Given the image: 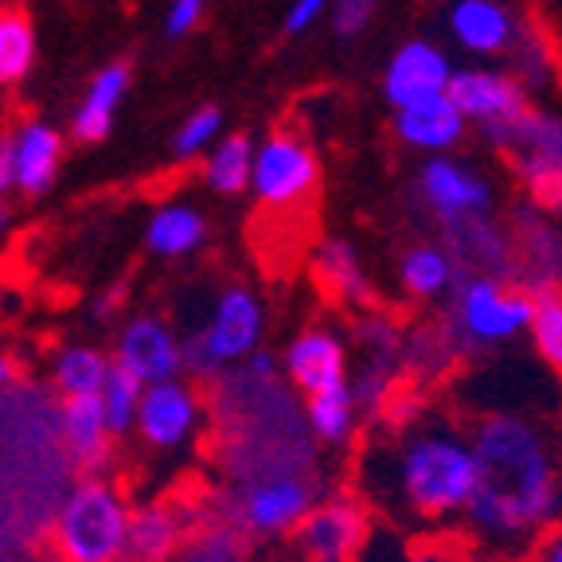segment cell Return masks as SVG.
Wrapping results in <instances>:
<instances>
[{"instance_id": "8fae6325", "label": "cell", "mask_w": 562, "mask_h": 562, "mask_svg": "<svg viewBox=\"0 0 562 562\" xmlns=\"http://www.w3.org/2000/svg\"><path fill=\"white\" fill-rule=\"evenodd\" d=\"M110 360H114L117 371L137 379L140 386L180 379L184 375V333L160 313H133L117 328Z\"/></svg>"}, {"instance_id": "e0dca14e", "label": "cell", "mask_w": 562, "mask_h": 562, "mask_svg": "<svg viewBox=\"0 0 562 562\" xmlns=\"http://www.w3.org/2000/svg\"><path fill=\"white\" fill-rule=\"evenodd\" d=\"M446 98L461 117H476L481 125L488 122H516L527 114L524 94L512 79L504 75H488V70H465V75H449Z\"/></svg>"}, {"instance_id": "4fadbf2b", "label": "cell", "mask_w": 562, "mask_h": 562, "mask_svg": "<svg viewBox=\"0 0 562 562\" xmlns=\"http://www.w3.org/2000/svg\"><path fill=\"white\" fill-rule=\"evenodd\" d=\"M195 512H200V504L180 501V496L133 501L125 562H176L195 524Z\"/></svg>"}, {"instance_id": "9c48e42d", "label": "cell", "mask_w": 562, "mask_h": 562, "mask_svg": "<svg viewBox=\"0 0 562 562\" xmlns=\"http://www.w3.org/2000/svg\"><path fill=\"white\" fill-rule=\"evenodd\" d=\"M484 137L508 149L539 207L562 211V122L527 110L516 122H488Z\"/></svg>"}, {"instance_id": "cb8c5ba5", "label": "cell", "mask_w": 562, "mask_h": 562, "mask_svg": "<svg viewBox=\"0 0 562 562\" xmlns=\"http://www.w3.org/2000/svg\"><path fill=\"white\" fill-rule=\"evenodd\" d=\"M313 270H316V285L333 301H340V305L363 308L375 301V290H371V278L363 270L360 255L348 243H340V238H328V243L316 246Z\"/></svg>"}, {"instance_id": "7a4b0ae2", "label": "cell", "mask_w": 562, "mask_h": 562, "mask_svg": "<svg viewBox=\"0 0 562 562\" xmlns=\"http://www.w3.org/2000/svg\"><path fill=\"white\" fill-rule=\"evenodd\" d=\"M473 434L476 492L461 543L488 562H519L562 524V441L543 418L524 411L484 414Z\"/></svg>"}, {"instance_id": "7c38bea8", "label": "cell", "mask_w": 562, "mask_h": 562, "mask_svg": "<svg viewBox=\"0 0 562 562\" xmlns=\"http://www.w3.org/2000/svg\"><path fill=\"white\" fill-rule=\"evenodd\" d=\"M281 379L297 391L301 403L316 395H328L336 386L351 383V351L336 328L328 325H305L290 336L285 351L278 356Z\"/></svg>"}, {"instance_id": "8992f818", "label": "cell", "mask_w": 562, "mask_h": 562, "mask_svg": "<svg viewBox=\"0 0 562 562\" xmlns=\"http://www.w3.org/2000/svg\"><path fill=\"white\" fill-rule=\"evenodd\" d=\"M531 293L501 278H465L453 285L446 336L457 351H496L527 336Z\"/></svg>"}, {"instance_id": "f35d334b", "label": "cell", "mask_w": 562, "mask_h": 562, "mask_svg": "<svg viewBox=\"0 0 562 562\" xmlns=\"http://www.w3.org/2000/svg\"><path fill=\"white\" fill-rule=\"evenodd\" d=\"M527 562H562V524L551 527V531L527 551Z\"/></svg>"}, {"instance_id": "ba28073f", "label": "cell", "mask_w": 562, "mask_h": 562, "mask_svg": "<svg viewBox=\"0 0 562 562\" xmlns=\"http://www.w3.org/2000/svg\"><path fill=\"white\" fill-rule=\"evenodd\" d=\"M375 516L356 492H321L293 531L297 562H368Z\"/></svg>"}, {"instance_id": "ac0fdd59", "label": "cell", "mask_w": 562, "mask_h": 562, "mask_svg": "<svg viewBox=\"0 0 562 562\" xmlns=\"http://www.w3.org/2000/svg\"><path fill=\"white\" fill-rule=\"evenodd\" d=\"M446 87H449V63L430 44H406L391 59V67H386V98L398 110L446 98Z\"/></svg>"}, {"instance_id": "ffe728a7", "label": "cell", "mask_w": 562, "mask_h": 562, "mask_svg": "<svg viewBox=\"0 0 562 562\" xmlns=\"http://www.w3.org/2000/svg\"><path fill=\"white\" fill-rule=\"evenodd\" d=\"M130 79H133L130 63H105L94 79H90L87 94H82L79 110H75V122H70V130H75V137L82 145H98V140L110 137L117 110L125 102V90H130Z\"/></svg>"}, {"instance_id": "60d3db41", "label": "cell", "mask_w": 562, "mask_h": 562, "mask_svg": "<svg viewBox=\"0 0 562 562\" xmlns=\"http://www.w3.org/2000/svg\"><path fill=\"white\" fill-rule=\"evenodd\" d=\"M9 223H12V203H9V192H0V238H4Z\"/></svg>"}, {"instance_id": "5bb4252c", "label": "cell", "mask_w": 562, "mask_h": 562, "mask_svg": "<svg viewBox=\"0 0 562 562\" xmlns=\"http://www.w3.org/2000/svg\"><path fill=\"white\" fill-rule=\"evenodd\" d=\"M4 153H9V172H12V192L20 195H44L52 192L55 176L63 165V137L55 125L40 122V117H24L20 125L0 133Z\"/></svg>"}, {"instance_id": "1f68e13d", "label": "cell", "mask_w": 562, "mask_h": 562, "mask_svg": "<svg viewBox=\"0 0 562 562\" xmlns=\"http://www.w3.org/2000/svg\"><path fill=\"white\" fill-rule=\"evenodd\" d=\"M35 63V27L24 12H0V87H16Z\"/></svg>"}, {"instance_id": "f546056e", "label": "cell", "mask_w": 562, "mask_h": 562, "mask_svg": "<svg viewBox=\"0 0 562 562\" xmlns=\"http://www.w3.org/2000/svg\"><path fill=\"white\" fill-rule=\"evenodd\" d=\"M250 168H255V145H250V137L235 133V137L211 145L207 160H203V180L211 192L238 195L243 188H250Z\"/></svg>"}, {"instance_id": "836d02e7", "label": "cell", "mask_w": 562, "mask_h": 562, "mask_svg": "<svg viewBox=\"0 0 562 562\" xmlns=\"http://www.w3.org/2000/svg\"><path fill=\"white\" fill-rule=\"evenodd\" d=\"M375 562H481V559L453 536H414V539H395V543L386 547L383 559Z\"/></svg>"}, {"instance_id": "d6986e66", "label": "cell", "mask_w": 562, "mask_h": 562, "mask_svg": "<svg viewBox=\"0 0 562 562\" xmlns=\"http://www.w3.org/2000/svg\"><path fill=\"white\" fill-rule=\"evenodd\" d=\"M422 195L430 200V207L441 215V223L465 220V215H484L488 211V184L469 168L453 165V160H430L422 168Z\"/></svg>"}, {"instance_id": "9a60e30c", "label": "cell", "mask_w": 562, "mask_h": 562, "mask_svg": "<svg viewBox=\"0 0 562 562\" xmlns=\"http://www.w3.org/2000/svg\"><path fill=\"white\" fill-rule=\"evenodd\" d=\"M446 255L457 270H469V278H501L516 273L512 262V238L504 235L488 215H465L446 223Z\"/></svg>"}, {"instance_id": "d4e9b609", "label": "cell", "mask_w": 562, "mask_h": 562, "mask_svg": "<svg viewBox=\"0 0 562 562\" xmlns=\"http://www.w3.org/2000/svg\"><path fill=\"white\" fill-rule=\"evenodd\" d=\"M512 262H516V273L527 278V293L559 290L562 238L554 235L543 220L524 215V220H519V238H516V246H512Z\"/></svg>"}, {"instance_id": "7402d4cb", "label": "cell", "mask_w": 562, "mask_h": 562, "mask_svg": "<svg viewBox=\"0 0 562 562\" xmlns=\"http://www.w3.org/2000/svg\"><path fill=\"white\" fill-rule=\"evenodd\" d=\"M301 418H305L308 438L321 449H348L351 441L360 438L363 406L348 383V386L328 391V395L305 398V403H301Z\"/></svg>"}, {"instance_id": "4dcf8cb0", "label": "cell", "mask_w": 562, "mask_h": 562, "mask_svg": "<svg viewBox=\"0 0 562 562\" xmlns=\"http://www.w3.org/2000/svg\"><path fill=\"white\" fill-rule=\"evenodd\" d=\"M531 348L547 363L551 375L562 379V290L531 293V321H527Z\"/></svg>"}, {"instance_id": "74e56055", "label": "cell", "mask_w": 562, "mask_h": 562, "mask_svg": "<svg viewBox=\"0 0 562 562\" xmlns=\"http://www.w3.org/2000/svg\"><path fill=\"white\" fill-rule=\"evenodd\" d=\"M333 0H293L290 12H285V32L301 35L305 27H313V20H321V12L328 9Z\"/></svg>"}, {"instance_id": "30bf717a", "label": "cell", "mask_w": 562, "mask_h": 562, "mask_svg": "<svg viewBox=\"0 0 562 562\" xmlns=\"http://www.w3.org/2000/svg\"><path fill=\"white\" fill-rule=\"evenodd\" d=\"M316 184H321V165L297 133L281 130L255 149L250 188H255L258 203L266 211H273V215L305 211L308 200L316 195Z\"/></svg>"}, {"instance_id": "277c9868", "label": "cell", "mask_w": 562, "mask_h": 562, "mask_svg": "<svg viewBox=\"0 0 562 562\" xmlns=\"http://www.w3.org/2000/svg\"><path fill=\"white\" fill-rule=\"evenodd\" d=\"M266 301L250 285H223L184 336V375L223 379L266 348Z\"/></svg>"}, {"instance_id": "603a6c76", "label": "cell", "mask_w": 562, "mask_h": 562, "mask_svg": "<svg viewBox=\"0 0 562 562\" xmlns=\"http://www.w3.org/2000/svg\"><path fill=\"white\" fill-rule=\"evenodd\" d=\"M176 562H255V543L220 508L200 504L192 531L184 539V551Z\"/></svg>"}, {"instance_id": "4316f807", "label": "cell", "mask_w": 562, "mask_h": 562, "mask_svg": "<svg viewBox=\"0 0 562 562\" xmlns=\"http://www.w3.org/2000/svg\"><path fill=\"white\" fill-rule=\"evenodd\" d=\"M457 278L461 270L453 266V258L438 246H414L406 250L403 266H398V281H403V290L418 301H434L441 293H453Z\"/></svg>"}, {"instance_id": "ab89813d", "label": "cell", "mask_w": 562, "mask_h": 562, "mask_svg": "<svg viewBox=\"0 0 562 562\" xmlns=\"http://www.w3.org/2000/svg\"><path fill=\"white\" fill-rule=\"evenodd\" d=\"M16 379V360H12L9 351H0V386L12 383Z\"/></svg>"}, {"instance_id": "3957f363", "label": "cell", "mask_w": 562, "mask_h": 562, "mask_svg": "<svg viewBox=\"0 0 562 562\" xmlns=\"http://www.w3.org/2000/svg\"><path fill=\"white\" fill-rule=\"evenodd\" d=\"M133 496L110 473H82L52 516V554L59 562H125Z\"/></svg>"}, {"instance_id": "52a82bcc", "label": "cell", "mask_w": 562, "mask_h": 562, "mask_svg": "<svg viewBox=\"0 0 562 562\" xmlns=\"http://www.w3.org/2000/svg\"><path fill=\"white\" fill-rule=\"evenodd\" d=\"M211 422V398L195 379H165L140 391L133 414V438L153 457H184L203 441Z\"/></svg>"}, {"instance_id": "484cf974", "label": "cell", "mask_w": 562, "mask_h": 562, "mask_svg": "<svg viewBox=\"0 0 562 562\" xmlns=\"http://www.w3.org/2000/svg\"><path fill=\"white\" fill-rule=\"evenodd\" d=\"M114 360L94 344H63L52 360V386L59 398H98Z\"/></svg>"}, {"instance_id": "e575fe53", "label": "cell", "mask_w": 562, "mask_h": 562, "mask_svg": "<svg viewBox=\"0 0 562 562\" xmlns=\"http://www.w3.org/2000/svg\"><path fill=\"white\" fill-rule=\"evenodd\" d=\"M220 130H223V114L215 110V105H203V110H195L192 117H188L180 130H176V140L172 149L180 160H192L200 157V153H207L215 140H220Z\"/></svg>"}, {"instance_id": "2e32d148", "label": "cell", "mask_w": 562, "mask_h": 562, "mask_svg": "<svg viewBox=\"0 0 562 562\" xmlns=\"http://www.w3.org/2000/svg\"><path fill=\"white\" fill-rule=\"evenodd\" d=\"M59 441L82 473H105L114 461V430L105 422L98 398H63L59 403Z\"/></svg>"}, {"instance_id": "f1b7e54d", "label": "cell", "mask_w": 562, "mask_h": 562, "mask_svg": "<svg viewBox=\"0 0 562 562\" xmlns=\"http://www.w3.org/2000/svg\"><path fill=\"white\" fill-rule=\"evenodd\" d=\"M461 130H465V117L457 114L449 98L411 105V110H403V117H398L403 140L426 145V149H446V145H453V140L461 137Z\"/></svg>"}, {"instance_id": "d590c367", "label": "cell", "mask_w": 562, "mask_h": 562, "mask_svg": "<svg viewBox=\"0 0 562 562\" xmlns=\"http://www.w3.org/2000/svg\"><path fill=\"white\" fill-rule=\"evenodd\" d=\"M379 0H333V24L340 35H356L371 20Z\"/></svg>"}, {"instance_id": "6da1fadb", "label": "cell", "mask_w": 562, "mask_h": 562, "mask_svg": "<svg viewBox=\"0 0 562 562\" xmlns=\"http://www.w3.org/2000/svg\"><path fill=\"white\" fill-rule=\"evenodd\" d=\"M351 492L398 531L446 536L476 492L473 434L438 406H403L363 446Z\"/></svg>"}, {"instance_id": "83f0119b", "label": "cell", "mask_w": 562, "mask_h": 562, "mask_svg": "<svg viewBox=\"0 0 562 562\" xmlns=\"http://www.w3.org/2000/svg\"><path fill=\"white\" fill-rule=\"evenodd\" d=\"M453 35L469 52H501L512 40V20L492 0H461L453 9Z\"/></svg>"}, {"instance_id": "5b68a950", "label": "cell", "mask_w": 562, "mask_h": 562, "mask_svg": "<svg viewBox=\"0 0 562 562\" xmlns=\"http://www.w3.org/2000/svg\"><path fill=\"white\" fill-rule=\"evenodd\" d=\"M316 496H321L316 473H258L231 481L220 512L250 543H281L293 539Z\"/></svg>"}, {"instance_id": "8d00e7d4", "label": "cell", "mask_w": 562, "mask_h": 562, "mask_svg": "<svg viewBox=\"0 0 562 562\" xmlns=\"http://www.w3.org/2000/svg\"><path fill=\"white\" fill-rule=\"evenodd\" d=\"M203 4L207 0H172L168 4V16H165V24H168V35H188L195 24H200V16H203Z\"/></svg>"}, {"instance_id": "44dd1931", "label": "cell", "mask_w": 562, "mask_h": 562, "mask_svg": "<svg viewBox=\"0 0 562 562\" xmlns=\"http://www.w3.org/2000/svg\"><path fill=\"white\" fill-rule=\"evenodd\" d=\"M203 243H207V215L192 203H160L145 223V246L165 262L200 255Z\"/></svg>"}, {"instance_id": "d6a6232c", "label": "cell", "mask_w": 562, "mask_h": 562, "mask_svg": "<svg viewBox=\"0 0 562 562\" xmlns=\"http://www.w3.org/2000/svg\"><path fill=\"white\" fill-rule=\"evenodd\" d=\"M140 391H145V386H140L133 375H125V371H117V368H110L102 391H98V406H102L105 422H110V430H114L117 441L130 438L133 414H137V403H140Z\"/></svg>"}]
</instances>
